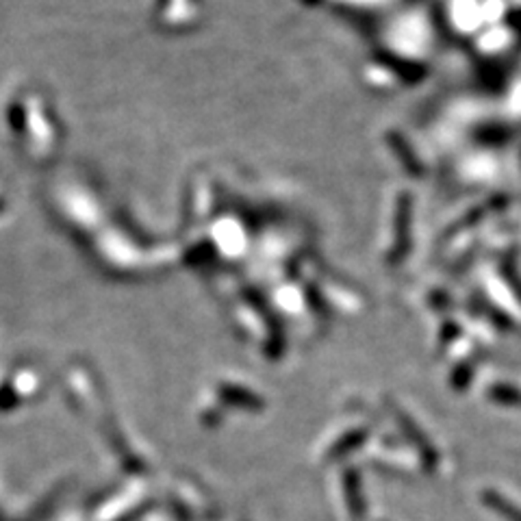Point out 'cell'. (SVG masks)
Here are the masks:
<instances>
[{"label":"cell","instance_id":"obj_1","mask_svg":"<svg viewBox=\"0 0 521 521\" xmlns=\"http://www.w3.org/2000/svg\"><path fill=\"white\" fill-rule=\"evenodd\" d=\"M484 499H487L489 507L496 508L502 517H507L508 521H521V508L515 507V504L508 502V499L498 496V493H487Z\"/></svg>","mask_w":521,"mask_h":521}]
</instances>
